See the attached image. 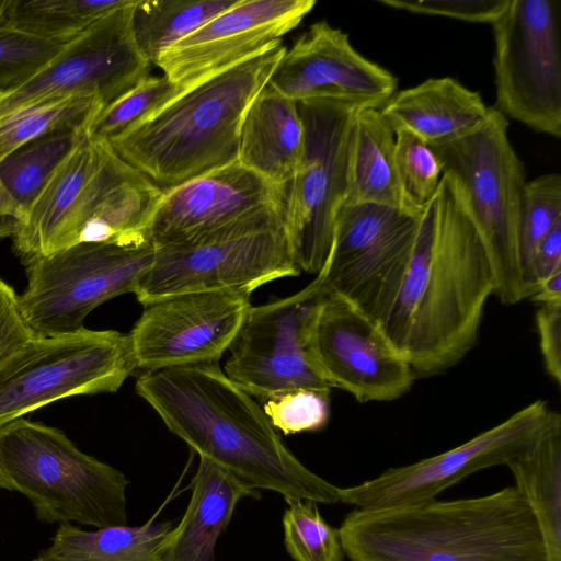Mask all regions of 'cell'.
<instances>
[{"label":"cell","mask_w":561,"mask_h":561,"mask_svg":"<svg viewBox=\"0 0 561 561\" xmlns=\"http://www.w3.org/2000/svg\"><path fill=\"white\" fill-rule=\"evenodd\" d=\"M85 135V127L54 130L24 144L0 162V179L23 215Z\"/></svg>","instance_id":"f1b7e54d"},{"label":"cell","mask_w":561,"mask_h":561,"mask_svg":"<svg viewBox=\"0 0 561 561\" xmlns=\"http://www.w3.org/2000/svg\"><path fill=\"white\" fill-rule=\"evenodd\" d=\"M190 486L186 511L163 541L158 561H214L217 540L239 501L261 496L260 491L205 457H199Z\"/></svg>","instance_id":"603a6c76"},{"label":"cell","mask_w":561,"mask_h":561,"mask_svg":"<svg viewBox=\"0 0 561 561\" xmlns=\"http://www.w3.org/2000/svg\"><path fill=\"white\" fill-rule=\"evenodd\" d=\"M172 523L149 522L141 526H110L87 531L60 523L41 561H158Z\"/></svg>","instance_id":"83f0119b"},{"label":"cell","mask_w":561,"mask_h":561,"mask_svg":"<svg viewBox=\"0 0 561 561\" xmlns=\"http://www.w3.org/2000/svg\"><path fill=\"white\" fill-rule=\"evenodd\" d=\"M154 257L148 239L79 242L26 264L27 286L19 296L34 336L83 329L84 318L103 302L135 293Z\"/></svg>","instance_id":"9c48e42d"},{"label":"cell","mask_w":561,"mask_h":561,"mask_svg":"<svg viewBox=\"0 0 561 561\" xmlns=\"http://www.w3.org/2000/svg\"><path fill=\"white\" fill-rule=\"evenodd\" d=\"M33 337L22 316L19 296L0 279V367Z\"/></svg>","instance_id":"ab89813d"},{"label":"cell","mask_w":561,"mask_h":561,"mask_svg":"<svg viewBox=\"0 0 561 561\" xmlns=\"http://www.w3.org/2000/svg\"><path fill=\"white\" fill-rule=\"evenodd\" d=\"M183 90L164 75L149 76L104 106L90 123L88 135L93 139L108 142Z\"/></svg>","instance_id":"e575fe53"},{"label":"cell","mask_w":561,"mask_h":561,"mask_svg":"<svg viewBox=\"0 0 561 561\" xmlns=\"http://www.w3.org/2000/svg\"><path fill=\"white\" fill-rule=\"evenodd\" d=\"M135 390L188 447L253 490L321 504L340 488L308 469L285 445L256 401L216 363L146 371Z\"/></svg>","instance_id":"7a4b0ae2"},{"label":"cell","mask_w":561,"mask_h":561,"mask_svg":"<svg viewBox=\"0 0 561 561\" xmlns=\"http://www.w3.org/2000/svg\"><path fill=\"white\" fill-rule=\"evenodd\" d=\"M284 206L266 207L197 240L154 247L135 296L141 305L197 290L251 295L275 279L297 276L284 224Z\"/></svg>","instance_id":"8992f818"},{"label":"cell","mask_w":561,"mask_h":561,"mask_svg":"<svg viewBox=\"0 0 561 561\" xmlns=\"http://www.w3.org/2000/svg\"><path fill=\"white\" fill-rule=\"evenodd\" d=\"M263 411L285 435L323 428L330 416V393L299 389L264 401Z\"/></svg>","instance_id":"74e56055"},{"label":"cell","mask_w":561,"mask_h":561,"mask_svg":"<svg viewBox=\"0 0 561 561\" xmlns=\"http://www.w3.org/2000/svg\"><path fill=\"white\" fill-rule=\"evenodd\" d=\"M314 5V0H237L163 49L154 65L186 89L282 41Z\"/></svg>","instance_id":"ac0fdd59"},{"label":"cell","mask_w":561,"mask_h":561,"mask_svg":"<svg viewBox=\"0 0 561 561\" xmlns=\"http://www.w3.org/2000/svg\"><path fill=\"white\" fill-rule=\"evenodd\" d=\"M107 141L85 135L59 164L25 213L13 238V249L26 265L65 248L73 205L99 168Z\"/></svg>","instance_id":"cb8c5ba5"},{"label":"cell","mask_w":561,"mask_h":561,"mask_svg":"<svg viewBox=\"0 0 561 561\" xmlns=\"http://www.w3.org/2000/svg\"><path fill=\"white\" fill-rule=\"evenodd\" d=\"M495 108L536 133L561 137V2L508 0L491 24Z\"/></svg>","instance_id":"7c38bea8"},{"label":"cell","mask_w":561,"mask_h":561,"mask_svg":"<svg viewBox=\"0 0 561 561\" xmlns=\"http://www.w3.org/2000/svg\"><path fill=\"white\" fill-rule=\"evenodd\" d=\"M304 147L286 190L284 224L300 271L318 274L331 249L336 215L348 188L354 119L369 104L319 95L297 102Z\"/></svg>","instance_id":"52a82bcc"},{"label":"cell","mask_w":561,"mask_h":561,"mask_svg":"<svg viewBox=\"0 0 561 561\" xmlns=\"http://www.w3.org/2000/svg\"><path fill=\"white\" fill-rule=\"evenodd\" d=\"M490 108L478 92L443 77L396 91L379 111L393 130L407 129L431 147H439L478 129Z\"/></svg>","instance_id":"7402d4cb"},{"label":"cell","mask_w":561,"mask_h":561,"mask_svg":"<svg viewBox=\"0 0 561 561\" xmlns=\"http://www.w3.org/2000/svg\"><path fill=\"white\" fill-rule=\"evenodd\" d=\"M286 190L236 160L162 190L146 233L154 247L187 243L266 207L285 205Z\"/></svg>","instance_id":"d6986e66"},{"label":"cell","mask_w":561,"mask_h":561,"mask_svg":"<svg viewBox=\"0 0 561 561\" xmlns=\"http://www.w3.org/2000/svg\"><path fill=\"white\" fill-rule=\"evenodd\" d=\"M237 0H137L133 8L135 39L150 64Z\"/></svg>","instance_id":"f546056e"},{"label":"cell","mask_w":561,"mask_h":561,"mask_svg":"<svg viewBox=\"0 0 561 561\" xmlns=\"http://www.w3.org/2000/svg\"><path fill=\"white\" fill-rule=\"evenodd\" d=\"M7 4L8 0H0V24H3L5 21Z\"/></svg>","instance_id":"f6af8a7d"},{"label":"cell","mask_w":561,"mask_h":561,"mask_svg":"<svg viewBox=\"0 0 561 561\" xmlns=\"http://www.w3.org/2000/svg\"><path fill=\"white\" fill-rule=\"evenodd\" d=\"M320 297L309 283L288 297L251 306L228 350L225 375L263 401L299 389L330 393L309 344Z\"/></svg>","instance_id":"5bb4252c"},{"label":"cell","mask_w":561,"mask_h":561,"mask_svg":"<svg viewBox=\"0 0 561 561\" xmlns=\"http://www.w3.org/2000/svg\"><path fill=\"white\" fill-rule=\"evenodd\" d=\"M536 328L543 366L551 379L561 382V302L540 304Z\"/></svg>","instance_id":"60d3db41"},{"label":"cell","mask_w":561,"mask_h":561,"mask_svg":"<svg viewBox=\"0 0 561 561\" xmlns=\"http://www.w3.org/2000/svg\"><path fill=\"white\" fill-rule=\"evenodd\" d=\"M420 215L344 204L335 218L328 259L311 282L317 293L339 296L380 324L409 268Z\"/></svg>","instance_id":"8fae6325"},{"label":"cell","mask_w":561,"mask_h":561,"mask_svg":"<svg viewBox=\"0 0 561 561\" xmlns=\"http://www.w3.org/2000/svg\"><path fill=\"white\" fill-rule=\"evenodd\" d=\"M236 290L186 291L154 300L128 333L136 368L216 363L229 350L250 309Z\"/></svg>","instance_id":"e0dca14e"},{"label":"cell","mask_w":561,"mask_h":561,"mask_svg":"<svg viewBox=\"0 0 561 561\" xmlns=\"http://www.w3.org/2000/svg\"><path fill=\"white\" fill-rule=\"evenodd\" d=\"M128 484L58 428L23 417L0 427V489L25 495L42 522L127 525Z\"/></svg>","instance_id":"5b68a950"},{"label":"cell","mask_w":561,"mask_h":561,"mask_svg":"<svg viewBox=\"0 0 561 561\" xmlns=\"http://www.w3.org/2000/svg\"><path fill=\"white\" fill-rule=\"evenodd\" d=\"M268 84L295 102L332 95L378 108L397 91L392 73L364 57L346 33L324 20L286 48Z\"/></svg>","instance_id":"ffe728a7"},{"label":"cell","mask_w":561,"mask_h":561,"mask_svg":"<svg viewBox=\"0 0 561 561\" xmlns=\"http://www.w3.org/2000/svg\"><path fill=\"white\" fill-rule=\"evenodd\" d=\"M69 42L44 39L5 23L0 24V90L31 77Z\"/></svg>","instance_id":"8d00e7d4"},{"label":"cell","mask_w":561,"mask_h":561,"mask_svg":"<svg viewBox=\"0 0 561 561\" xmlns=\"http://www.w3.org/2000/svg\"><path fill=\"white\" fill-rule=\"evenodd\" d=\"M531 299L540 304L561 302V270L539 282Z\"/></svg>","instance_id":"ee69618b"},{"label":"cell","mask_w":561,"mask_h":561,"mask_svg":"<svg viewBox=\"0 0 561 561\" xmlns=\"http://www.w3.org/2000/svg\"><path fill=\"white\" fill-rule=\"evenodd\" d=\"M344 204H374L419 215L407 195L396 161L394 130L378 107H364L354 119Z\"/></svg>","instance_id":"484cf974"},{"label":"cell","mask_w":561,"mask_h":561,"mask_svg":"<svg viewBox=\"0 0 561 561\" xmlns=\"http://www.w3.org/2000/svg\"><path fill=\"white\" fill-rule=\"evenodd\" d=\"M33 561H41V560H38V559H36V558H35Z\"/></svg>","instance_id":"bcb514c9"},{"label":"cell","mask_w":561,"mask_h":561,"mask_svg":"<svg viewBox=\"0 0 561 561\" xmlns=\"http://www.w3.org/2000/svg\"><path fill=\"white\" fill-rule=\"evenodd\" d=\"M507 118L494 106L478 129L432 147L444 171L462 184L470 211L490 256L496 298L515 305L528 298L518 260V218L525 168L507 134Z\"/></svg>","instance_id":"ba28073f"},{"label":"cell","mask_w":561,"mask_h":561,"mask_svg":"<svg viewBox=\"0 0 561 561\" xmlns=\"http://www.w3.org/2000/svg\"><path fill=\"white\" fill-rule=\"evenodd\" d=\"M554 412L545 400L533 401L451 449L389 468L357 485L340 488V502L369 510L436 499L477 471L506 466L543 431Z\"/></svg>","instance_id":"9a60e30c"},{"label":"cell","mask_w":561,"mask_h":561,"mask_svg":"<svg viewBox=\"0 0 561 561\" xmlns=\"http://www.w3.org/2000/svg\"><path fill=\"white\" fill-rule=\"evenodd\" d=\"M134 0H8L4 23L49 41H71Z\"/></svg>","instance_id":"4dcf8cb0"},{"label":"cell","mask_w":561,"mask_h":561,"mask_svg":"<svg viewBox=\"0 0 561 561\" xmlns=\"http://www.w3.org/2000/svg\"><path fill=\"white\" fill-rule=\"evenodd\" d=\"M304 147L297 102L268 83L250 104L240 129L238 161L271 183L287 188Z\"/></svg>","instance_id":"d4e9b609"},{"label":"cell","mask_w":561,"mask_h":561,"mask_svg":"<svg viewBox=\"0 0 561 561\" xmlns=\"http://www.w3.org/2000/svg\"><path fill=\"white\" fill-rule=\"evenodd\" d=\"M309 344L329 386L360 403L397 400L416 379L380 324L335 295L318 299Z\"/></svg>","instance_id":"2e32d148"},{"label":"cell","mask_w":561,"mask_h":561,"mask_svg":"<svg viewBox=\"0 0 561 561\" xmlns=\"http://www.w3.org/2000/svg\"><path fill=\"white\" fill-rule=\"evenodd\" d=\"M161 196L162 188L108 145L76 202L66 234L67 248L79 242L148 239L147 227Z\"/></svg>","instance_id":"44dd1931"},{"label":"cell","mask_w":561,"mask_h":561,"mask_svg":"<svg viewBox=\"0 0 561 561\" xmlns=\"http://www.w3.org/2000/svg\"><path fill=\"white\" fill-rule=\"evenodd\" d=\"M135 370L128 334L34 336L0 367V427L60 399L115 392Z\"/></svg>","instance_id":"30bf717a"},{"label":"cell","mask_w":561,"mask_h":561,"mask_svg":"<svg viewBox=\"0 0 561 561\" xmlns=\"http://www.w3.org/2000/svg\"><path fill=\"white\" fill-rule=\"evenodd\" d=\"M339 533L350 561H546L514 486L477 497L354 508Z\"/></svg>","instance_id":"3957f363"},{"label":"cell","mask_w":561,"mask_h":561,"mask_svg":"<svg viewBox=\"0 0 561 561\" xmlns=\"http://www.w3.org/2000/svg\"><path fill=\"white\" fill-rule=\"evenodd\" d=\"M420 218L409 268L380 323L416 378L453 367L474 347L495 293L490 256L455 174L444 171Z\"/></svg>","instance_id":"6da1fadb"},{"label":"cell","mask_w":561,"mask_h":561,"mask_svg":"<svg viewBox=\"0 0 561 561\" xmlns=\"http://www.w3.org/2000/svg\"><path fill=\"white\" fill-rule=\"evenodd\" d=\"M121 8L71 39L24 81L0 90V123L28 107L93 96L103 106L150 76L133 32V8Z\"/></svg>","instance_id":"4fadbf2b"},{"label":"cell","mask_w":561,"mask_h":561,"mask_svg":"<svg viewBox=\"0 0 561 561\" xmlns=\"http://www.w3.org/2000/svg\"><path fill=\"white\" fill-rule=\"evenodd\" d=\"M285 50L276 42L195 82L108 144L162 190L238 160L244 115Z\"/></svg>","instance_id":"277c9868"},{"label":"cell","mask_w":561,"mask_h":561,"mask_svg":"<svg viewBox=\"0 0 561 561\" xmlns=\"http://www.w3.org/2000/svg\"><path fill=\"white\" fill-rule=\"evenodd\" d=\"M23 217V213L0 179V240L7 237H13Z\"/></svg>","instance_id":"7bdbcfd3"},{"label":"cell","mask_w":561,"mask_h":561,"mask_svg":"<svg viewBox=\"0 0 561 561\" xmlns=\"http://www.w3.org/2000/svg\"><path fill=\"white\" fill-rule=\"evenodd\" d=\"M561 270V221L557 222L537 249L534 275L539 282Z\"/></svg>","instance_id":"b9f144b4"},{"label":"cell","mask_w":561,"mask_h":561,"mask_svg":"<svg viewBox=\"0 0 561 561\" xmlns=\"http://www.w3.org/2000/svg\"><path fill=\"white\" fill-rule=\"evenodd\" d=\"M396 161L399 176L409 198L419 207L437 193L443 178V165L434 149L411 131L398 128Z\"/></svg>","instance_id":"d590c367"},{"label":"cell","mask_w":561,"mask_h":561,"mask_svg":"<svg viewBox=\"0 0 561 561\" xmlns=\"http://www.w3.org/2000/svg\"><path fill=\"white\" fill-rule=\"evenodd\" d=\"M506 467L536 520L546 561H561V415L557 411Z\"/></svg>","instance_id":"4316f807"},{"label":"cell","mask_w":561,"mask_h":561,"mask_svg":"<svg viewBox=\"0 0 561 561\" xmlns=\"http://www.w3.org/2000/svg\"><path fill=\"white\" fill-rule=\"evenodd\" d=\"M410 13L451 18L471 23H494L508 0H378Z\"/></svg>","instance_id":"f35d334b"},{"label":"cell","mask_w":561,"mask_h":561,"mask_svg":"<svg viewBox=\"0 0 561 561\" xmlns=\"http://www.w3.org/2000/svg\"><path fill=\"white\" fill-rule=\"evenodd\" d=\"M284 545L294 561H343L339 528L328 524L309 500L285 499Z\"/></svg>","instance_id":"836d02e7"},{"label":"cell","mask_w":561,"mask_h":561,"mask_svg":"<svg viewBox=\"0 0 561 561\" xmlns=\"http://www.w3.org/2000/svg\"><path fill=\"white\" fill-rule=\"evenodd\" d=\"M93 96H77L28 107L0 123V162L24 144L50 131L85 127L103 108Z\"/></svg>","instance_id":"d6a6232c"},{"label":"cell","mask_w":561,"mask_h":561,"mask_svg":"<svg viewBox=\"0 0 561 561\" xmlns=\"http://www.w3.org/2000/svg\"><path fill=\"white\" fill-rule=\"evenodd\" d=\"M561 221V176L540 175L526 181L518 218V260L528 298L537 290L534 260L538 247L557 222Z\"/></svg>","instance_id":"1f68e13d"}]
</instances>
